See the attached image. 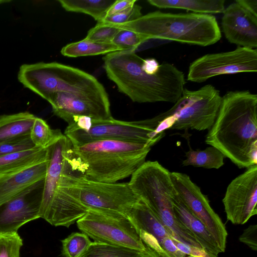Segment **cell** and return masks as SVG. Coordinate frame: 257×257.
<instances>
[{
	"mask_svg": "<svg viewBox=\"0 0 257 257\" xmlns=\"http://www.w3.org/2000/svg\"><path fill=\"white\" fill-rule=\"evenodd\" d=\"M185 154L186 159L182 162L184 166H193L206 169H217L224 165L225 156L212 146L203 150H194L190 147L189 150Z\"/></svg>",
	"mask_w": 257,
	"mask_h": 257,
	"instance_id": "25",
	"label": "cell"
},
{
	"mask_svg": "<svg viewBox=\"0 0 257 257\" xmlns=\"http://www.w3.org/2000/svg\"><path fill=\"white\" fill-rule=\"evenodd\" d=\"M62 254L64 257H80L92 241L85 233L73 232L61 240Z\"/></svg>",
	"mask_w": 257,
	"mask_h": 257,
	"instance_id": "28",
	"label": "cell"
},
{
	"mask_svg": "<svg viewBox=\"0 0 257 257\" xmlns=\"http://www.w3.org/2000/svg\"><path fill=\"white\" fill-rule=\"evenodd\" d=\"M138 257H159L154 253L147 249V251L143 252Z\"/></svg>",
	"mask_w": 257,
	"mask_h": 257,
	"instance_id": "39",
	"label": "cell"
},
{
	"mask_svg": "<svg viewBox=\"0 0 257 257\" xmlns=\"http://www.w3.org/2000/svg\"><path fill=\"white\" fill-rule=\"evenodd\" d=\"M142 7L135 4L119 13L106 16L102 21L97 23H104L113 26H119L136 20L143 16Z\"/></svg>",
	"mask_w": 257,
	"mask_h": 257,
	"instance_id": "32",
	"label": "cell"
},
{
	"mask_svg": "<svg viewBox=\"0 0 257 257\" xmlns=\"http://www.w3.org/2000/svg\"><path fill=\"white\" fill-rule=\"evenodd\" d=\"M222 100L219 91L211 84L196 90L184 88L180 98L167 111L153 117L156 132L209 130L216 118Z\"/></svg>",
	"mask_w": 257,
	"mask_h": 257,
	"instance_id": "8",
	"label": "cell"
},
{
	"mask_svg": "<svg viewBox=\"0 0 257 257\" xmlns=\"http://www.w3.org/2000/svg\"><path fill=\"white\" fill-rule=\"evenodd\" d=\"M205 141L239 168L257 165V95L236 90L223 95Z\"/></svg>",
	"mask_w": 257,
	"mask_h": 257,
	"instance_id": "1",
	"label": "cell"
},
{
	"mask_svg": "<svg viewBox=\"0 0 257 257\" xmlns=\"http://www.w3.org/2000/svg\"><path fill=\"white\" fill-rule=\"evenodd\" d=\"M36 116L26 111L0 115V144L29 135Z\"/></svg>",
	"mask_w": 257,
	"mask_h": 257,
	"instance_id": "21",
	"label": "cell"
},
{
	"mask_svg": "<svg viewBox=\"0 0 257 257\" xmlns=\"http://www.w3.org/2000/svg\"><path fill=\"white\" fill-rule=\"evenodd\" d=\"M60 189L88 210L127 217L140 200L128 183H103L87 179L70 170L66 161Z\"/></svg>",
	"mask_w": 257,
	"mask_h": 257,
	"instance_id": "9",
	"label": "cell"
},
{
	"mask_svg": "<svg viewBox=\"0 0 257 257\" xmlns=\"http://www.w3.org/2000/svg\"><path fill=\"white\" fill-rule=\"evenodd\" d=\"M63 134L60 130H53L43 119L36 117L31 127L30 136L35 147L46 149Z\"/></svg>",
	"mask_w": 257,
	"mask_h": 257,
	"instance_id": "26",
	"label": "cell"
},
{
	"mask_svg": "<svg viewBox=\"0 0 257 257\" xmlns=\"http://www.w3.org/2000/svg\"><path fill=\"white\" fill-rule=\"evenodd\" d=\"M47 150L40 147L0 157V177L16 174L46 162Z\"/></svg>",
	"mask_w": 257,
	"mask_h": 257,
	"instance_id": "20",
	"label": "cell"
},
{
	"mask_svg": "<svg viewBox=\"0 0 257 257\" xmlns=\"http://www.w3.org/2000/svg\"><path fill=\"white\" fill-rule=\"evenodd\" d=\"M148 40L143 35L128 30L120 29L111 42L121 51H136L139 46Z\"/></svg>",
	"mask_w": 257,
	"mask_h": 257,
	"instance_id": "29",
	"label": "cell"
},
{
	"mask_svg": "<svg viewBox=\"0 0 257 257\" xmlns=\"http://www.w3.org/2000/svg\"><path fill=\"white\" fill-rule=\"evenodd\" d=\"M171 172L158 161H146L131 176L130 187L180 242L196 246L198 241L175 216L172 202L175 190Z\"/></svg>",
	"mask_w": 257,
	"mask_h": 257,
	"instance_id": "6",
	"label": "cell"
},
{
	"mask_svg": "<svg viewBox=\"0 0 257 257\" xmlns=\"http://www.w3.org/2000/svg\"><path fill=\"white\" fill-rule=\"evenodd\" d=\"M114 26L137 32L148 40L161 39L200 46L214 44L221 38L216 18L208 14H172L157 11Z\"/></svg>",
	"mask_w": 257,
	"mask_h": 257,
	"instance_id": "4",
	"label": "cell"
},
{
	"mask_svg": "<svg viewBox=\"0 0 257 257\" xmlns=\"http://www.w3.org/2000/svg\"><path fill=\"white\" fill-rule=\"evenodd\" d=\"M227 219L242 225L257 214V165L232 180L222 199Z\"/></svg>",
	"mask_w": 257,
	"mask_h": 257,
	"instance_id": "14",
	"label": "cell"
},
{
	"mask_svg": "<svg viewBox=\"0 0 257 257\" xmlns=\"http://www.w3.org/2000/svg\"><path fill=\"white\" fill-rule=\"evenodd\" d=\"M256 71V49L237 47L234 50L207 54L195 60L189 67L187 78L201 83L220 75Z\"/></svg>",
	"mask_w": 257,
	"mask_h": 257,
	"instance_id": "12",
	"label": "cell"
},
{
	"mask_svg": "<svg viewBox=\"0 0 257 257\" xmlns=\"http://www.w3.org/2000/svg\"><path fill=\"white\" fill-rule=\"evenodd\" d=\"M35 147L31 140L30 135L25 136L0 144V157L17 152L29 150Z\"/></svg>",
	"mask_w": 257,
	"mask_h": 257,
	"instance_id": "33",
	"label": "cell"
},
{
	"mask_svg": "<svg viewBox=\"0 0 257 257\" xmlns=\"http://www.w3.org/2000/svg\"><path fill=\"white\" fill-rule=\"evenodd\" d=\"M72 146L63 135L47 148V170L39 216L55 226L68 228L88 210L60 189L66 159Z\"/></svg>",
	"mask_w": 257,
	"mask_h": 257,
	"instance_id": "7",
	"label": "cell"
},
{
	"mask_svg": "<svg viewBox=\"0 0 257 257\" xmlns=\"http://www.w3.org/2000/svg\"><path fill=\"white\" fill-rule=\"evenodd\" d=\"M44 179L0 205V234L18 233L22 225L40 218Z\"/></svg>",
	"mask_w": 257,
	"mask_h": 257,
	"instance_id": "15",
	"label": "cell"
},
{
	"mask_svg": "<svg viewBox=\"0 0 257 257\" xmlns=\"http://www.w3.org/2000/svg\"><path fill=\"white\" fill-rule=\"evenodd\" d=\"M137 2V0H116L108 10L106 17L123 11L133 6Z\"/></svg>",
	"mask_w": 257,
	"mask_h": 257,
	"instance_id": "36",
	"label": "cell"
},
{
	"mask_svg": "<svg viewBox=\"0 0 257 257\" xmlns=\"http://www.w3.org/2000/svg\"><path fill=\"white\" fill-rule=\"evenodd\" d=\"M221 28L226 39L238 47L256 49L257 17L235 2L225 8Z\"/></svg>",
	"mask_w": 257,
	"mask_h": 257,
	"instance_id": "17",
	"label": "cell"
},
{
	"mask_svg": "<svg viewBox=\"0 0 257 257\" xmlns=\"http://www.w3.org/2000/svg\"><path fill=\"white\" fill-rule=\"evenodd\" d=\"M23 240L18 233L0 234V257H20Z\"/></svg>",
	"mask_w": 257,
	"mask_h": 257,
	"instance_id": "30",
	"label": "cell"
},
{
	"mask_svg": "<svg viewBox=\"0 0 257 257\" xmlns=\"http://www.w3.org/2000/svg\"><path fill=\"white\" fill-rule=\"evenodd\" d=\"M186 257H194V256H191L187 255Z\"/></svg>",
	"mask_w": 257,
	"mask_h": 257,
	"instance_id": "41",
	"label": "cell"
},
{
	"mask_svg": "<svg viewBox=\"0 0 257 257\" xmlns=\"http://www.w3.org/2000/svg\"><path fill=\"white\" fill-rule=\"evenodd\" d=\"M135 51L114 52L102 58L108 78L133 102L175 103L185 88L184 73L174 65L164 62L156 74L149 75L142 69L143 59Z\"/></svg>",
	"mask_w": 257,
	"mask_h": 257,
	"instance_id": "2",
	"label": "cell"
},
{
	"mask_svg": "<svg viewBox=\"0 0 257 257\" xmlns=\"http://www.w3.org/2000/svg\"><path fill=\"white\" fill-rule=\"evenodd\" d=\"M160 64L154 58L143 59L142 68L143 70L149 75H154L159 70Z\"/></svg>",
	"mask_w": 257,
	"mask_h": 257,
	"instance_id": "37",
	"label": "cell"
},
{
	"mask_svg": "<svg viewBox=\"0 0 257 257\" xmlns=\"http://www.w3.org/2000/svg\"><path fill=\"white\" fill-rule=\"evenodd\" d=\"M239 241L253 250H257V225H250L243 230Z\"/></svg>",
	"mask_w": 257,
	"mask_h": 257,
	"instance_id": "35",
	"label": "cell"
},
{
	"mask_svg": "<svg viewBox=\"0 0 257 257\" xmlns=\"http://www.w3.org/2000/svg\"><path fill=\"white\" fill-rule=\"evenodd\" d=\"M170 176L174 187L183 203L205 226L220 252H224L227 232L221 219L211 207L207 196L188 175L173 172Z\"/></svg>",
	"mask_w": 257,
	"mask_h": 257,
	"instance_id": "13",
	"label": "cell"
},
{
	"mask_svg": "<svg viewBox=\"0 0 257 257\" xmlns=\"http://www.w3.org/2000/svg\"><path fill=\"white\" fill-rule=\"evenodd\" d=\"M76 223L79 230L94 241L147 251L135 226L126 216L89 209Z\"/></svg>",
	"mask_w": 257,
	"mask_h": 257,
	"instance_id": "11",
	"label": "cell"
},
{
	"mask_svg": "<svg viewBox=\"0 0 257 257\" xmlns=\"http://www.w3.org/2000/svg\"><path fill=\"white\" fill-rule=\"evenodd\" d=\"M116 0H58L67 11L84 13L100 22L106 16L109 9Z\"/></svg>",
	"mask_w": 257,
	"mask_h": 257,
	"instance_id": "24",
	"label": "cell"
},
{
	"mask_svg": "<svg viewBox=\"0 0 257 257\" xmlns=\"http://www.w3.org/2000/svg\"><path fill=\"white\" fill-rule=\"evenodd\" d=\"M19 81L45 100L56 92L72 93L110 105L104 86L86 72L58 62L25 64L19 69Z\"/></svg>",
	"mask_w": 257,
	"mask_h": 257,
	"instance_id": "5",
	"label": "cell"
},
{
	"mask_svg": "<svg viewBox=\"0 0 257 257\" xmlns=\"http://www.w3.org/2000/svg\"><path fill=\"white\" fill-rule=\"evenodd\" d=\"M171 238L176 247L187 255L194 257H215L203 248L188 245L180 242L172 237Z\"/></svg>",
	"mask_w": 257,
	"mask_h": 257,
	"instance_id": "34",
	"label": "cell"
},
{
	"mask_svg": "<svg viewBox=\"0 0 257 257\" xmlns=\"http://www.w3.org/2000/svg\"><path fill=\"white\" fill-rule=\"evenodd\" d=\"M120 29L104 23H97L90 29L85 39L100 42H111Z\"/></svg>",
	"mask_w": 257,
	"mask_h": 257,
	"instance_id": "31",
	"label": "cell"
},
{
	"mask_svg": "<svg viewBox=\"0 0 257 257\" xmlns=\"http://www.w3.org/2000/svg\"><path fill=\"white\" fill-rule=\"evenodd\" d=\"M165 135L159 134L151 118L125 121L111 117L95 120L85 117L77 125H68L64 132L72 145L99 140H114L144 144L152 147Z\"/></svg>",
	"mask_w": 257,
	"mask_h": 257,
	"instance_id": "10",
	"label": "cell"
},
{
	"mask_svg": "<svg viewBox=\"0 0 257 257\" xmlns=\"http://www.w3.org/2000/svg\"><path fill=\"white\" fill-rule=\"evenodd\" d=\"M11 2L10 1H3V0H0V4H2V3H8V2Z\"/></svg>",
	"mask_w": 257,
	"mask_h": 257,
	"instance_id": "40",
	"label": "cell"
},
{
	"mask_svg": "<svg viewBox=\"0 0 257 257\" xmlns=\"http://www.w3.org/2000/svg\"><path fill=\"white\" fill-rule=\"evenodd\" d=\"M47 160L20 172L0 177V205L45 178Z\"/></svg>",
	"mask_w": 257,
	"mask_h": 257,
	"instance_id": "18",
	"label": "cell"
},
{
	"mask_svg": "<svg viewBox=\"0 0 257 257\" xmlns=\"http://www.w3.org/2000/svg\"><path fill=\"white\" fill-rule=\"evenodd\" d=\"M121 51L112 42L92 41L84 39L63 47L61 53L68 57L94 56Z\"/></svg>",
	"mask_w": 257,
	"mask_h": 257,
	"instance_id": "23",
	"label": "cell"
},
{
	"mask_svg": "<svg viewBox=\"0 0 257 257\" xmlns=\"http://www.w3.org/2000/svg\"><path fill=\"white\" fill-rule=\"evenodd\" d=\"M144 251L93 241L80 257H138Z\"/></svg>",
	"mask_w": 257,
	"mask_h": 257,
	"instance_id": "27",
	"label": "cell"
},
{
	"mask_svg": "<svg viewBox=\"0 0 257 257\" xmlns=\"http://www.w3.org/2000/svg\"><path fill=\"white\" fill-rule=\"evenodd\" d=\"M151 148L123 141L96 140L72 145L66 163L70 170L87 179L116 183L131 176L146 162Z\"/></svg>",
	"mask_w": 257,
	"mask_h": 257,
	"instance_id": "3",
	"label": "cell"
},
{
	"mask_svg": "<svg viewBox=\"0 0 257 257\" xmlns=\"http://www.w3.org/2000/svg\"><path fill=\"white\" fill-rule=\"evenodd\" d=\"M235 2L245 10L257 17L256 0H236Z\"/></svg>",
	"mask_w": 257,
	"mask_h": 257,
	"instance_id": "38",
	"label": "cell"
},
{
	"mask_svg": "<svg viewBox=\"0 0 257 257\" xmlns=\"http://www.w3.org/2000/svg\"><path fill=\"white\" fill-rule=\"evenodd\" d=\"M147 2L160 9H182L200 14L223 13L225 9L224 0H148Z\"/></svg>",
	"mask_w": 257,
	"mask_h": 257,
	"instance_id": "22",
	"label": "cell"
},
{
	"mask_svg": "<svg viewBox=\"0 0 257 257\" xmlns=\"http://www.w3.org/2000/svg\"><path fill=\"white\" fill-rule=\"evenodd\" d=\"M46 100L51 105L53 113L65 121L68 125L72 124L74 119L79 116H88L95 120L112 117L110 105L72 93L56 92L49 95Z\"/></svg>",
	"mask_w": 257,
	"mask_h": 257,
	"instance_id": "16",
	"label": "cell"
},
{
	"mask_svg": "<svg viewBox=\"0 0 257 257\" xmlns=\"http://www.w3.org/2000/svg\"><path fill=\"white\" fill-rule=\"evenodd\" d=\"M172 202L178 220L194 235L205 250L217 257L221 252L213 238L202 223L187 209L175 189Z\"/></svg>",
	"mask_w": 257,
	"mask_h": 257,
	"instance_id": "19",
	"label": "cell"
}]
</instances>
